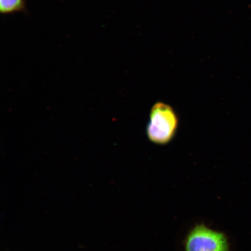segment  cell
<instances>
[{
	"label": "cell",
	"instance_id": "6da1fadb",
	"mask_svg": "<svg viewBox=\"0 0 251 251\" xmlns=\"http://www.w3.org/2000/svg\"><path fill=\"white\" fill-rule=\"evenodd\" d=\"M178 124L176 113L172 106L164 102H156L150 111L147 136L156 144H168L176 133Z\"/></svg>",
	"mask_w": 251,
	"mask_h": 251
},
{
	"label": "cell",
	"instance_id": "7a4b0ae2",
	"mask_svg": "<svg viewBox=\"0 0 251 251\" xmlns=\"http://www.w3.org/2000/svg\"><path fill=\"white\" fill-rule=\"evenodd\" d=\"M186 251H228V244L224 234L199 225L188 234Z\"/></svg>",
	"mask_w": 251,
	"mask_h": 251
},
{
	"label": "cell",
	"instance_id": "3957f363",
	"mask_svg": "<svg viewBox=\"0 0 251 251\" xmlns=\"http://www.w3.org/2000/svg\"><path fill=\"white\" fill-rule=\"evenodd\" d=\"M25 8V0H0V11L2 14L23 11Z\"/></svg>",
	"mask_w": 251,
	"mask_h": 251
}]
</instances>
